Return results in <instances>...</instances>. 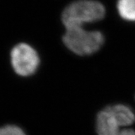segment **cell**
<instances>
[{"instance_id":"3","label":"cell","mask_w":135,"mask_h":135,"mask_svg":"<svg viewBox=\"0 0 135 135\" xmlns=\"http://www.w3.org/2000/svg\"><path fill=\"white\" fill-rule=\"evenodd\" d=\"M65 45L79 56H89L96 53L102 47L104 38L98 31H87L83 27L66 29L63 36Z\"/></svg>"},{"instance_id":"2","label":"cell","mask_w":135,"mask_h":135,"mask_svg":"<svg viewBox=\"0 0 135 135\" xmlns=\"http://www.w3.org/2000/svg\"><path fill=\"white\" fill-rule=\"evenodd\" d=\"M105 15V8L99 2L79 0L68 5L62 15L65 29L83 27V25L101 20Z\"/></svg>"},{"instance_id":"4","label":"cell","mask_w":135,"mask_h":135,"mask_svg":"<svg viewBox=\"0 0 135 135\" xmlns=\"http://www.w3.org/2000/svg\"><path fill=\"white\" fill-rule=\"evenodd\" d=\"M11 59L15 72L23 77L35 74L40 64V59L36 50L24 43L19 44L13 48Z\"/></svg>"},{"instance_id":"1","label":"cell","mask_w":135,"mask_h":135,"mask_svg":"<svg viewBox=\"0 0 135 135\" xmlns=\"http://www.w3.org/2000/svg\"><path fill=\"white\" fill-rule=\"evenodd\" d=\"M134 122V112L129 106H108L97 116V133L98 135H135V131L128 128Z\"/></svg>"},{"instance_id":"6","label":"cell","mask_w":135,"mask_h":135,"mask_svg":"<svg viewBox=\"0 0 135 135\" xmlns=\"http://www.w3.org/2000/svg\"><path fill=\"white\" fill-rule=\"evenodd\" d=\"M0 135H26L23 131L15 126H6L0 128Z\"/></svg>"},{"instance_id":"5","label":"cell","mask_w":135,"mask_h":135,"mask_svg":"<svg viewBox=\"0 0 135 135\" xmlns=\"http://www.w3.org/2000/svg\"><path fill=\"white\" fill-rule=\"evenodd\" d=\"M117 10L122 18L128 21H135V0H119Z\"/></svg>"}]
</instances>
